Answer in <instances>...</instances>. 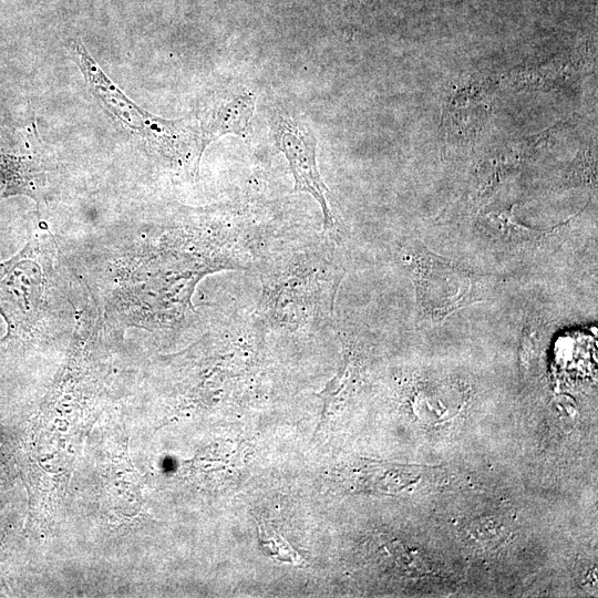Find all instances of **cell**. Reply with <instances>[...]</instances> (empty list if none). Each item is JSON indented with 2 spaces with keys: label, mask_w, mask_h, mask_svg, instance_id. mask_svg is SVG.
Listing matches in <instances>:
<instances>
[{
  "label": "cell",
  "mask_w": 598,
  "mask_h": 598,
  "mask_svg": "<svg viewBox=\"0 0 598 598\" xmlns=\"http://www.w3.org/2000/svg\"><path fill=\"white\" fill-rule=\"evenodd\" d=\"M341 276L324 241L286 248L262 258L258 310L264 324L299 329L328 321Z\"/></svg>",
  "instance_id": "cell-1"
},
{
  "label": "cell",
  "mask_w": 598,
  "mask_h": 598,
  "mask_svg": "<svg viewBox=\"0 0 598 598\" xmlns=\"http://www.w3.org/2000/svg\"><path fill=\"white\" fill-rule=\"evenodd\" d=\"M488 89L478 81L460 86L451 96L445 111L450 133H476L488 114Z\"/></svg>",
  "instance_id": "cell-9"
},
{
  "label": "cell",
  "mask_w": 598,
  "mask_h": 598,
  "mask_svg": "<svg viewBox=\"0 0 598 598\" xmlns=\"http://www.w3.org/2000/svg\"><path fill=\"white\" fill-rule=\"evenodd\" d=\"M259 544L265 554L281 563L301 565L305 558L278 530L265 519L258 520Z\"/></svg>",
  "instance_id": "cell-10"
},
{
  "label": "cell",
  "mask_w": 598,
  "mask_h": 598,
  "mask_svg": "<svg viewBox=\"0 0 598 598\" xmlns=\"http://www.w3.org/2000/svg\"><path fill=\"white\" fill-rule=\"evenodd\" d=\"M255 111V95L251 92H240L216 102L206 111L200 120V150L215 140L234 134L246 137Z\"/></svg>",
  "instance_id": "cell-7"
},
{
  "label": "cell",
  "mask_w": 598,
  "mask_h": 598,
  "mask_svg": "<svg viewBox=\"0 0 598 598\" xmlns=\"http://www.w3.org/2000/svg\"><path fill=\"white\" fill-rule=\"evenodd\" d=\"M404 467L359 460L336 470V480L351 492L394 493L408 483Z\"/></svg>",
  "instance_id": "cell-8"
},
{
  "label": "cell",
  "mask_w": 598,
  "mask_h": 598,
  "mask_svg": "<svg viewBox=\"0 0 598 598\" xmlns=\"http://www.w3.org/2000/svg\"><path fill=\"white\" fill-rule=\"evenodd\" d=\"M275 140L288 161L295 181V190L310 194L319 204L324 231L336 227V219L328 205V187L317 165V138L313 131L298 113L276 111L271 118Z\"/></svg>",
  "instance_id": "cell-4"
},
{
  "label": "cell",
  "mask_w": 598,
  "mask_h": 598,
  "mask_svg": "<svg viewBox=\"0 0 598 598\" xmlns=\"http://www.w3.org/2000/svg\"><path fill=\"white\" fill-rule=\"evenodd\" d=\"M31 126L9 121L0 111V202L13 196L38 200L44 181V166ZM6 230L0 228V241Z\"/></svg>",
  "instance_id": "cell-5"
},
{
  "label": "cell",
  "mask_w": 598,
  "mask_h": 598,
  "mask_svg": "<svg viewBox=\"0 0 598 598\" xmlns=\"http://www.w3.org/2000/svg\"><path fill=\"white\" fill-rule=\"evenodd\" d=\"M47 235L35 234L0 264V317L7 333L0 340L29 341L48 328L60 290L55 251Z\"/></svg>",
  "instance_id": "cell-2"
},
{
  "label": "cell",
  "mask_w": 598,
  "mask_h": 598,
  "mask_svg": "<svg viewBox=\"0 0 598 598\" xmlns=\"http://www.w3.org/2000/svg\"><path fill=\"white\" fill-rule=\"evenodd\" d=\"M70 51L93 95L114 120L166 159L183 165L196 158L199 164V134L184 121L162 118L140 107L107 78L83 44L74 42Z\"/></svg>",
  "instance_id": "cell-3"
},
{
  "label": "cell",
  "mask_w": 598,
  "mask_h": 598,
  "mask_svg": "<svg viewBox=\"0 0 598 598\" xmlns=\"http://www.w3.org/2000/svg\"><path fill=\"white\" fill-rule=\"evenodd\" d=\"M416 262L419 298L424 307L444 313L471 302L476 283L471 274L436 257Z\"/></svg>",
  "instance_id": "cell-6"
}]
</instances>
